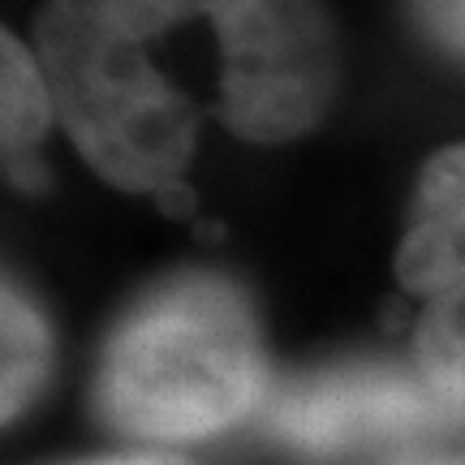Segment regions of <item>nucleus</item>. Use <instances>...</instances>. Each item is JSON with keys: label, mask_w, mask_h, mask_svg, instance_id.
<instances>
[{"label": "nucleus", "mask_w": 465, "mask_h": 465, "mask_svg": "<svg viewBox=\"0 0 465 465\" xmlns=\"http://www.w3.org/2000/svg\"><path fill=\"white\" fill-rule=\"evenodd\" d=\"M414 366L449 405L457 422L465 418V298L435 302L418 323Z\"/></svg>", "instance_id": "nucleus-8"}, {"label": "nucleus", "mask_w": 465, "mask_h": 465, "mask_svg": "<svg viewBox=\"0 0 465 465\" xmlns=\"http://www.w3.org/2000/svg\"><path fill=\"white\" fill-rule=\"evenodd\" d=\"M52 121H56V104H52L48 74H44L31 48L17 44V35L5 31V39H0V134H5V151L9 155L31 151L48 134Z\"/></svg>", "instance_id": "nucleus-6"}, {"label": "nucleus", "mask_w": 465, "mask_h": 465, "mask_svg": "<svg viewBox=\"0 0 465 465\" xmlns=\"http://www.w3.org/2000/svg\"><path fill=\"white\" fill-rule=\"evenodd\" d=\"M35 56L48 74L56 121L104 182L134 194H177L199 138L194 108L100 22L91 0H48L35 26Z\"/></svg>", "instance_id": "nucleus-2"}, {"label": "nucleus", "mask_w": 465, "mask_h": 465, "mask_svg": "<svg viewBox=\"0 0 465 465\" xmlns=\"http://www.w3.org/2000/svg\"><path fill=\"white\" fill-rule=\"evenodd\" d=\"M267 431L293 449H362L457 422L418 366H336L267 401Z\"/></svg>", "instance_id": "nucleus-4"}, {"label": "nucleus", "mask_w": 465, "mask_h": 465, "mask_svg": "<svg viewBox=\"0 0 465 465\" xmlns=\"http://www.w3.org/2000/svg\"><path fill=\"white\" fill-rule=\"evenodd\" d=\"M91 9L100 14V22L113 35L143 48L151 39L177 31L199 9V0H91Z\"/></svg>", "instance_id": "nucleus-9"}, {"label": "nucleus", "mask_w": 465, "mask_h": 465, "mask_svg": "<svg viewBox=\"0 0 465 465\" xmlns=\"http://www.w3.org/2000/svg\"><path fill=\"white\" fill-rule=\"evenodd\" d=\"M52 345L48 323L17 289H5V388H0V414L14 422L48 380Z\"/></svg>", "instance_id": "nucleus-7"}, {"label": "nucleus", "mask_w": 465, "mask_h": 465, "mask_svg": "<svg viewBox=\"0 0 465 465\" xmlns=\"http://www.w3.org/2000/svg\"><path fill=\"white\" fill-rule=\"evenodd\" d=\"M397 276L427 306L465 298V143L435 151L422 168L414 229L397 250Z\"/></svg>", "instance_id": "nucleus-5"}, {"label": "nucleus", "mask_w": 465, "mask_h": 465, "mask_svg": "<svg viewBox=\"0 0 465 465\" xmlns=\"http://www.w3.org/2000/svg\"><path fill=\"white\" fill-rule=\"evenodd\" d=\"M410 5L431 39L465 56V0H410Z\"/></svg>", "instance_id": "nucleus-10"}, {"label": "nucleus", "mask_w": 465, "mask_h": 465, "mask_svg": "<svg viewBox=\"0 0 465 465\" xmlns=\"http://www.w3.org/2000/svg\"><path fill=\"white\" fill-rule=\"evenodd\" d=\"M83 465H190V461L173 457V452H134V457H104V461H83Z\"/></svg>", "instance_id": "nucleus-11"}, {"label": "nucleus", "mask_w": 465, "mask_h": 465, "mask_svg": "<svg viewBox=\"0 0 465 465\" xmlns=\"http://www.w3.org/2000/svg\"><path fill=\"white\" fill-rule=\"evenodd\" d=\"M220 44V116L246 143H289L319 125L336 91L323 0H199Z\"/></svg>", "instance_id": "nucleus-3"}, {"label": "nucleus", "mask_w": 465, "mask_h": 465, "mask_svg": "<svg viewBox=\"0 0 465 465\" xmlns=\"http://www.w3.org/2000/svg\"><path fill=\"white\" fill-rule=\"evenodd\" d=\"M263 388V341L242 289L220 276H177L116 328L95 401L104 422L130 440L190 444L254 414Z\"/></svg>", "instance_id": "nucleus-1"}]
</instances>
